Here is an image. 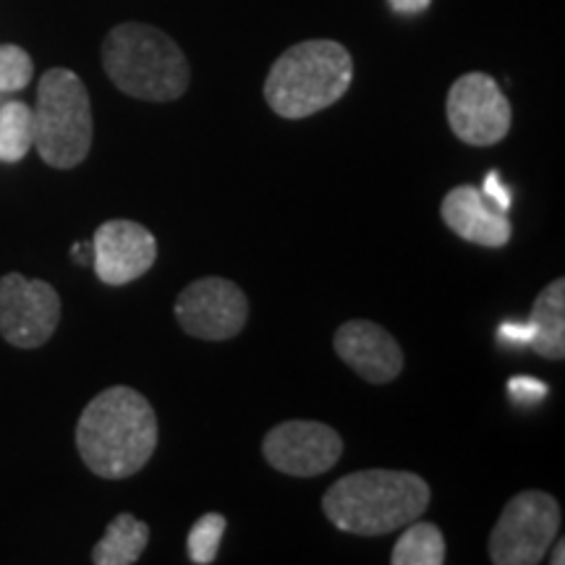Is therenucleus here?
I'll use <instances>...</instances> for the list:
<instances>
[{
	"instance_id": "nucleus-10",
	"label": "nucleus",
	"mask_w": 565,
	"mask_h": 565,
	"mask_svg": "<svg viewBox=\"0 0 565 565\" xmlns=\"http://www.w3.org/2000/svg\"><path fill=\"white\" fill-rule=\"evenodd\" d=\"M263 456L288 477H320L341 461L343 440L330 424L294 419L265 435Z\"/></svg>"
},
{
	"instance_id": "nucleus-6",
	"label": "nucleus",
	"mask_w": 565,
	"mask_h": 565,
	"mask_svg": "<svg viewBox=\"0 0 565 565\" xmlns=\"http://www.w3.org/2000/svg\"><path fill=\"white\" fill-rule=\"evenodd\" d=\"M561 532V505L550 492L524 490L511 498L490 534L494 565H536Z\"/></svg>"
},
{
	"instance_id": "nucleus-1",
	"label": "nucleus",
	"mask_w": 565,
	"mask_h": 565,
	"mask_svg": "<svg viewBox=\"0 0 565 565\" xmlns=\"http://www.w3.org/2000/svg\"><path fill=\"white\" fill-rule=\"evenodd\" d=\"M76 448L92 475L134 477L158 448V416L150 401L126 385L95 395L76 424Z\"/></svg>"
},
{
	"instance_id": "nucleus-8",
	"label": "nucleus",
	"mask_w": 565,
	"mask_h": 565,
	"mask_svg": "<svg viewBox=\"0 0 565 565\" xmlns=\"http://www.w3.org/2000/svg\"><path fill=\"white\" fill-rule=\"evenodd\" d=\"M61 322V296L51 282L9 273L0 278V335L17 349H40Z\"/></svg>"
},
{
	"instance_id": "nucleus-19",
	"label": "nucleus",
	"mask_w": 565,
	"mask_h": 565,
	"mask_svg": "<svg viewBox=\"0 0 565 565\" xmlns=\"http://www.w3.org/2000/svg\"><path fill=\"white\" fill-rule=\"evenodd\" d=\"M34 74L32 55L19 45H0V95L30 87Z\"/></svg>"
},
{
	"instance_id": "nucleus-12",
	"label": "nucleus",
	"mask_w": 565,
	"mask_h": 565,
	"mask_svg": "<svg viewBox=\"0 0 565 565\" xmlns=\"http://www.w3.org/2000/svg\"><path fill=\"white\" fill-rule=\"evenodd\" d=\"M335 353L372 385L393 383L404 370V351L383 324L349 320L335 333Z\"/></svg>"
},
{
	"instance_id": "nucleus-9",
	"label": "nucleus",
	"mask_w": 565,
	"mask_h": 565,
	"mask_svg": "<svg viewBox=\"0 0 565 565\" xmlns=\"http://www.w3.org/2000/svg\"><path fill=\"white\" fill-rule=\"evenodd\" d=\"M173 312L183 333L200 341H231L249 320V301L236 282L210 275L183 288Z\"/></svg>"
},
{
	"instance_id": "nucleus-15",
	"label": "nucleus",
	"mask_w": 565,
	"mask_h": 565,
	"mask_svg": "<svg viewBox=\"0 0 565 565\" xmlns=\"http://www.w3.org/2000/svg\"><path fill=\"white\" fill-rule=\"evenodd\" d=\"M150 545V526L131 513H118L92 547L95 565H134Z\"/></svg>"
},
{
	"instance_id": "nucleus-23",
	"label": "nucleus",
	"mask_w": 565,
	"mask_h": 565,
	"mask_svg": "<svg viewBox=\"0 0 565 565\" xmlns=\"http://www.w3.org/2000/svg\"><path fill=\"white\" fill-rule=\"evenodd\" d=\"M429 3H433V0H391L393 11L398 13H422L429 9Z\"/></svg>"
},
{
	"instance_id": "nucleus-7",
	"label": "nucleus",
	"mask_w": 565,
	"mask_h": 565,
	"mask_svg": "<svg viewBox=\"0 0 565 565\" xmlns=\"http://www.w3.org/2000/svg\"><path fill=\"white\" fill-rule=\"evenodd\" d=\"M445 116L463 145L492 147L505 139L513 113L498 82L482 71H471L458 76L448 89Z\"/></svg>"
},
{
	"instance_id": "nucleus-2",
	"label": "nucleus",
	"mask_w": 565,
	"mask_h": 565,
	"mask_svg": "<svg viewBox=\"0 0 565 565\" xmlns=\"http://www.w3.org/2000/svg\"><path fill=\"white\" fill-rule=\"evenodd\" d=\"M429 500L433 492L419 475L366 469L338 479L324 492L322 511L345 534L383 536L419 519Z\"/></svg>"
},
{
	"instance_id": "nucleus-16",
	"label": "nucleus",
	"mask_w": 565,
	"mask_h": 565,
	"mask_svg": "<svg viewBox=\"0 0 565 565\" xmlns=\"http://www.w3.org/2000/svg\"><path fill=\"white\" fill-rule=\"evenodd\" d=\"M406 532L395 542L393 565H443L445 563V536L440 526L429 521H412Z\"/></svg>"
},
{
	"instance_id": "nucleus-11",
	"label": "nucleus",
	"mask_w": 565,
	"mask_h": 565,
	"mask_svg": "<svg viewBox=\"0 0 565 565\" xmlns=\"http://www.w3.org/2000/svg\"><path fill=\"white\" fill-rule=\"evenodd\" d=\"M95 273L105 286H126L150 273L158 259V242L145 225L134 221H108L92 238Z\"/></svg>"
},
{
	"instance_id": "nucleus-14",
	"label": "nucleus",
	"mask_w": 565,
	"mask_h": 565,
	"mask_svg": "<svg viewBox=\"0 0 565 565\" xmlns=\"http://www.w3.org/2000/svg\"><path fill=\"white\" fill-rule=\"evenodd\" d=\"M534 341L529 343L540 356L561 362L565 359V280L555 278L542 288L532 307Z\"/></svg>"
},
{
	"instance_id": "nucleus-20",
	"label": "nucleus",
	"mask_w": 565,
	"mask_h": 565,
	"mask_svg": "<svg viewBox=\"0 0 565 565\" xmlns=\"http://www.w3.org/2000/svg\"><path fill=\"white\" fill-rule=\"evenodd\" d=\"M508 395L519 406H536L547 398V385L536 377H511L508 380Z\"/></svg>"
},
{
	"instance_id": "nucleus-4",
	"label": "nucleus",
	"mask_w": 565,
	"mask_h": 565,
	"mask_svg": "<svg viewBox=\"0 0 565 565\" xmlns=\"http://www.w3.org/2000/svg\"><path fill=\"white\" fill-rule=\"evenodd\" d=\"M353 61L341 42L307 40L288 47L265 79V100L282 118H309L349 92Z\"/></svg>"
},
{
	"instance_id": "nucleus-17",
	"label": "nucleus",
	"mask_w": 565,
	"mask_h": 565,
	"mask_svg": "<svg viewBox=\"0 0 565 565\" xmlns=\"http://www.w3.org/2000/svg\"><path fill=\"white\" fill-rule=\"evenodd\" d=\"M34 147V113L26 103L11 100L0 108V162H19Z\"/></svg>"
},
{
	"instance_id": "nucleus-13",
	"label": "nucleus",
	"mask_w": 565,
	"mask_h": 565,
	"mask_svg": "<svg viewBox=\"0 0 565 565\" xmlns=\"http://www.w3.org/2000/svg\"><path fill=\"white\" fill-rule=\"evenodd\" d=\"M443 223L463 242L490 246H505L511 242V221L503 210H498L477 186H456L445 194L440 207Z\"/></svg>"
},
{
	"instance_id": "nucleus-22",
	"label": "nucleus",
	"mask_w": 565,
	"mask_h": 565,
	"mask_svg": "<svg viewBox=\"0 0 565 565\" xmlns=\"http://www.w3.org/2000/svg\"><path fill=\"white\" fill-rule=\"evenodd\" d=\"M487 200H490L494 207L498 210H503V212H508L511 210V189L505 186L503 181H500V173L498 171H490L487 173V179H484V192H482Z\"/></svg>"
},
{
	"instance_id": "nucleus-24",
	"label": "nucleus",
	"mask_w": 565,
	"mask_h": 565,
	"mask_svg": "<svg viewBox=\"0 0 565 565\" xmlns=\"http://www.w3.org/2000/svg\"><path fill=\"white\" fill-rule=\"evenodd\" d=\"M565 563V540H557L555 555H553V565H563Z\"/></svg>"
},
{
	"instance_id": "nucleus-21",
	"label": "nucleus",
	"mask_w": 565,
	"mask_h": 565,
	"mask_svg": "<svg viewBox=\"0 0 565 565\" xmlns=\"http://www.w3.org/2000/svg\"><path fill=\"white\" fill-rule=\"evenodd\" d=\"M534 324L529 322H503L498 330V338L508 345H529L534 341Z\"/></svg>"
},
{
	"instance_id": "nucleus-18",
	"label": "nucleus",
	"mask_w": 565,
	"mask_h": 565,
	"mask_svg": "<svg viewBox=\"0 0 565 565\" xmlns=\"http://www.w3.org/2000/svg\"><path fill=\"white\" fill-rule=\"evenodd\" d=\"M223 534H225V519L221 513H204L202 519H196L192 532H189V557H192V563L196 565L215 563Z\"/></svg>"
},
{
	"instance_id": "nucleus-3",
	"label": "nucleus",
	"mask_w": 565,
	"mask_h": 565,
	"mask_svg": "<svg viewBox=\"0 0 565 565\" xmlns=\"http://www.w3.org/2000/svg\"><path fill=\"white\" fill-rule=\"evenodd\" d=\"M103 68L124 95L147 103H173L192 79L186 55L158 26L126 21L103 42Z\"/></svg>"
},
{
	"instance_id": "nucleus-5",
	"label": "nucleus",
	"mask_w": 565,
	"mask_h": 565,
	"mask_svg": "<svg viewBox=\"0 0 565 565\" xmlns=\"http://www.w3.org/2000/svg\"><path fill=\"white\" fill-rule=\"evenodd\" d=\"M34 147L45 166L71 171L89 154L92 103L84 82L71 68H51L42 74L34 105Z\"/></svg>"
}]
</instances>
